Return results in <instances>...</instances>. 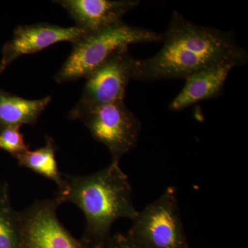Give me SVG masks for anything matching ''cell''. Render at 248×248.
Returning <instances> with one entry per match:
<instances>
[{"mask_svg": "<svg viewBox=\"0 0 248 248\" xmlns=\"http://www.w3.org/2000/svg\"><path fill=\"white\" fill-rule=\"evenodd\" d=\"M86 33L76 27H63L48 23L18 26L12 39L3 48L0 73L13 62L24 55H31L60 42H73Z\"/></svg>", "mask_w": 248, "mask_h": 248, "instance_id": "ba28073f", "label": "cell"}, {"mask_svg": "<svg viewBox=\"0 0 248 248\" xmlns=\"http://www.w3.org/2000/svg\"><path fill=\"white\" fill-rule=\"evenodd\" d=\"M51 101L50 96L31 100L0 91V129L35 125Z\"/></svg>", "mask_w": 248, "mask_h": 248, "instance_id": "8fae6325", "label": "cell"}, {"mask_svg": "<svg viewBox=\"0 0 248 248\" xmlns=\"http://www.w3.org/2000/svg\"><path fill=\"white\" fill-rule=\"evenodd\" d=\"M105 248H145L135 242L126 234L117 233L110 236Z\"/></svg>", "mask_w": 248, "mask_h": 248, "instance_id": "9a60e30c", "label": "cell"}, {"mask_svg": "<svg viewBox=\"0 0 248 248\" xmlns=\"http://www.w3.org/2000/svg\"><path fill=\"white\" fill-rule=\"evenodd\" d=\"M89 248H100V247H89Z\"/></svg>", "mask_w": 248, "mask_h": 248, "instance_id": "2e32d148", "label": "cell"}, {"mask_svg": "<svg viewBox=\"0 0 248 248\" xmlns=\"http://www.w3.org/2000/svg\"><path fill=\"white\" fill-rule=\"evenodd\" d=\"M20 128L9 126L0 129V150L9 153L14 158L30 150Z\"/></svg>", "mask_w": 248, "mask_h": 248, "instance_id": "5bb4252c", "label": "cell"}, {"mask_svg": "<svg viewBox=\"0 0 248 248\" xmlns=\"http://www.w3.org/2000/svg\"><path fill=\"white\" fill-rule=\"evenodd\" d=\"M76 120L86 125L94 140L107 147L114 161H120L138 146L141 123L124 101L91 109Z\"/></svg>", "mask_w": 248, "mask_h": 248, "instance_id": "5b68a950", "label": "cell"}, {"mask_svg": "<svg viewBox=\"0 0 248 248\" xmlns=\"http://www.w3.org/2000/svg\"><path fill=\"white\" fill-rule=\"evenodd\" d=\"M76 27L94 32L124 22V17L140 5L139 0H58Z\"/></svg>", "mask_w": 248, "mask_h": 248, "instance_id": "9c48e42d", "label": "cell"}, {"mask_svg": "<svg viewBox=\"0 0 248 248\" xmlns=\"http://www.w3.org/2000/svg\"><path fill=\"white\" fill-rule=\"evenodd\" d=\"M9 184H0V248H22L19 212L13 207Z\"/></svg>", "mask_w": 248, "mask_h": 248, "instance_id": "4fadbf2b", "label": "cell"}, {"mask_svg": "<svg viewBox=\"0 0 248 248\" xmlns=\"http://www.w3.org/2000/svg\"><path fill=\"white\" fill-rule=\"evenodd\" d=\"M63 186L55 196L60 204L72 203L84 213L86 226L81 241L89 247L105 248L112 225L138 215L132 187L120 161L88 175L63 174Z\"/></svg>", "mask_w": 248, "mask_h": 248, "instance_id": "7a4b0ae2", "label": "cell"}, {"mask_svg": "<svg viewBox=\"0 0 248 248\" xmlns=\"http://www.w3.org/2000/svg\"><path fill=\"white\" fill-rule=\"evenodd\" d=\"M126 234L145 248H190L176 187H168L159 198L138 212Z\"/></svg>", "mask_w": 248, "mask_h": 248, "instance_id": "277c9868", "label": "cell"}, {"mask_svg": "<svg viewBox=\"0 0 248 248\" xmlns=\"http://www.w3.org/2000/svg\"><path fill=\"white\" fill-rule=\"evenodd\" d=\"M60 205L55 197L36 201L19 212L22 248H89L62 224L58 217Z\"/></svg>", "mask_w": 248, "mask_h": 248, "instance_id": "52a82bcc", "label": "cell"}, {"mask_svg": "<svg viewBox=\"0 0 248 248\" xmlns=\"http://www.w3.org/2000/svg\"><path fill=\"white\" fill-rule=\"evenodd\" d=\"M163 46L151 58L136 59L134 79L154 81L184 79L210 67L245 66L248 53L236 42L234 31H224L190 22L174 11Z\"/></svg>", "mask_w": 248, "mask_h": 248, "instance_id": "6da1fadb", "label": "cell"}, {"mask_svg": "<svg viewBox=\"0 0 248 248\" xmlns=\"http://www.w3.org/2000/svg\"><path fill=\"white\" fill-rule=\"evenodd\" d=\"M234 66L222 64L197 72L186 78V84L169 105L172 111H181L202 101L220 97Z\"/></svg>", "mask_w": 248, "mask_h": 248, "instance_id": "30bf717a", "label": "cell"}, {"mask_svg": "<svg viewBox=\"0 0 248 248\" xmlns=\"http://www.w3.org/2000/svg\"><path fill=\"white\" fill-rule=\"evenodd\" d=\"M57 145L51 137L46 136L45 146L35 151L29 150L15 158L20 167L53 181L61 190L63 186V174L59 170L56 159Z\"/></svg>", "mask_w": 248, "mask_h": 248, "instance_id": "7c38bea8", "label": "cell"}, {"mask_svg": "<svg viewBox=\"0 0 248 248\" xmlns=\"http://www.w3.org/2000/svg\"><path fill=\"white\" fill-rule=\"evenodd\" d=\"M163 34L125 24L86 32L72 44L69 56L55 77L58 84L85 78L121 49L135 44L156 43Z\"/></svg>", "mask_w": 248, "mask_h": 248, "instance_id": "3957f363", "label": "cell"}, {"mask_svg": "<svg viewBox=\"0 0 248 248\" xmlns=\"http://www.w3.org/2000/svg\"><path fill=\"white\" fill-rule=\"evenodd\" d=\"M136 59L128 48L121 49L86 78L82 94L70 111L71 120L86 111L112 103L124 101L127 86L134 79Z\"/></svg>", "mask_w": 248, "mask_h": 248, "instance_id": "8992f818", "label": "cell"}]
</instances>
